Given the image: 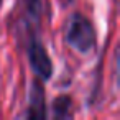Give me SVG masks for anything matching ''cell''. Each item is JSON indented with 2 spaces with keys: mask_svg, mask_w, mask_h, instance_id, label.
<instances>
[{
  "mask_svg": "<svg viewBox=\"0 0 120 120\" xmlns=\"http://www.w3.org/2000/svg\"><path fill=\"white\" fill-rule=\"evenodd\" d=\"M68 2H72V0H68Z\"/></svg>",
  "mask_w": 120,
  "mask_h": 120,
  "instance_id": "obj_7",
  "label": "cell"
},
{
  "mask_svg": "<svg viewBox=\"0 0 120 120\" xmlns=\"http://www.w3.org/2000/svg\"><path fill=\"white\" fill-rule=\"evenodd\" d=\"M45 0H17L8 13V30L13 35L18 48L31 41L43 40L41 26L45 17Z\"/></svg>",
  "mask_w": 120,
  "mask_h": 120,
  "instance_id": "obj_1",
  "label": "cell"
},
{
  "mask_svg": "<svg viewBox=\"0 0 120 120\" xmlns=\"http://www.w3.org/2000/svg\"><path fill=\"white\" fill-rule=\"evenodd\" d=\"M23 118L30 120H41L48 117V105H46V89L45 82L38 77H35L28 89V104L23 113H20Z\"/></svg>",
  "mask_w": 120,
  "mask_h": 120,
  "instance_id": "obj_4",
  "label": "cell"
},
{
  "mask_svg": "<svg viewBox=\"0 0 120 120\" xmlns=\"http://www.w3.org/2000/svg\"><path fill=\"white\" fill-rule=\"evenodd\" d=\"M2 4H4V0H0V8H2Z\"/></svg>",
  "mask_w": 120,
  "mask_h": 120,
  "instance_id": "obj_6",
  "label": "cell"
},
{
  "mask_svg": "<svg viewBox=\"0 0 120 120\" xmlns=\"http://www.w3.org/2000/svg\"><path fill=\"white\" fill-rule=\"evenodd\" d=\"M63 38L64 43L79 54H89L97 48L95 23L82 12H74L64 22Z\"/></svg>",
  "mask_w": 120,
  "mask_h": 120,
  "instance_id": "obj_2",
  "label": "cell"
},
{
  "mask_svg": "<svg viewBox=\"0 0 120 120\" xmlns=\"http://www.w3.org/2000/svg\"><path fill=\"white\" fill-rule=\"evenodd\" d=\"M22 49L25 51L28 66L31 68L33 74L38 79H41L43 82L51 81V77L54 74V63H53V59L48 53V48H46L45 41L43 40L31 41V43L25 45Z\"/></svg>",
  "mask_w": 120,
  "mask_h": 120,
  "instance_id": "obj_3",
  "label": "cell"
},
{
  "mask_svg": "<svg viewBox=\"0 0 120 120\" xmlns=\"http://www.w3.org/2000/svg\"><path fill=\"white\" fill-rule=\"evenodd\" d=\"M53 118H72L74 117V100L69 94H59L51 102Z\"/></svg>",
  "mask_w": 120,
  "mask_h": 120,
  "instance_id": "obj_5",
  "label": "cell"
}]
</instances>
